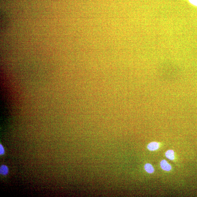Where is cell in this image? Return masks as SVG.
<instances>
[{"label":"cell","mask_w":197,"mask_h":197,"mask_svg":"<svg viewBox=\"0 0 197 197\" xmlns=\"http://www.w3.org/2000/svg\"><path fill=\"white\" fill-rule=\"evenodd\" d=\"M145 169L146 171L148 173H151L154 171V169L152 165L150 164H147L145 166Z\"/></svg>","instance_id":"obj_5"},{"label":"cell","mask_w":197,"mask_h":197,"mask_svg":"<svg viewBox=\"0 0 197 197\" xmlns=\"http://www.w3.org/2000/svg\"><path fill=\"white\" fill-rule=\"evenodd\" d=\"M8 168L6 166L2 165L1 166V168H0V173L1 175H6L8 174Z\"/></svg>","instance_id":"obj_3"},{"label":"cell","mask_w":197,"mask_h":197,"mask_svg":"<svg viewBox=\"0 0 197 197\" xmlns=\"http://www.w3.org/2000/svg\"><path fill=\"white\" fill-rule=\"evenodd\" d=\"M159 148L158 143L156 142H152L149 143L147 146V148L151 151H156Z\"/></svg>","instance_id":"obj_2"},{"label":"cell","mask_w":197,"mask_h":197,"mask_svg":"<svg viewBox=\"0 0 197 197\" xmlns=\"http://www.w3.org/2000/svg\"><path fill=\"white\" fill-rule=\"evenodd\" d=\"M5 150L4 149L2 146L1 145H0V154L1 155H3L4 154Z\"/></svg>","instance_id":"obj_7"},{"label":"cell","mask_w":197,"mask_h":197,"mask_svg":"<svg viewBox=\"0 0 197 197\" xmlns=\"http://www.w3.org/2000/svg\"><path fill=\"white\" fill-rule=\"evenodd\" d=\"M187 1L193 6L197 7V0H187Z\"/></svg>","instance_id":"obj_6"},{"label":"cell","mask_w":197,"mask_h":197,"mask_svg":"<svg viewBox=\"0 0 197 197\" xmlns=\"http://www.w3.org/2000/svg\"><path fill=\"white\" fill-rule=\"evenodd\" d=\"M160 165L162 169L169 171L171 169V166L165 160H162L160 163Z\"/></svg>","instance_id":"obj_1"},{"label":"cell","mask_w":197,"mask_h":197,"mask_svg":"<svg viewBox=\"0 0 197 197\" xmlns=\"http://www.w3.org/2000/svg\"><path fill=\"white\" fill-rule=\"evenodd\" d=\"M165 155L166 158L170 160H173L175 158L174 152L172 150H169L166 152Z\"/></svg>","instance_id":"obj_4"}]
</instances>
